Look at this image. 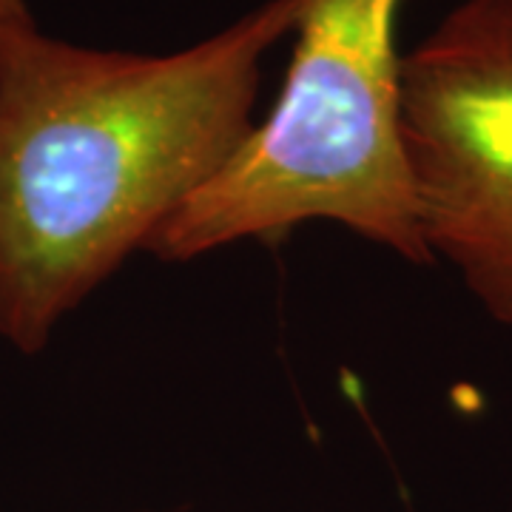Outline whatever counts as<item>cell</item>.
Listing matches in <instances>:
<instances>
[{"mask_svg":"<svg viewBox=\"0 0 512 512\" xmlns=\"http://www.w3.org/2000/svg\"><path fill=\"white\" fill-rule=\"evenodd\" d=\"M399 120L430 262L512 325V0H464L404 52Z\"/></svg>","mask_w":512,"mask_h":512,"instance_id":"3","label":"cell"},{"mask_svg":"<svg viewBox=\"0 0 512 512\" xmlns=\"http://www.w3.org/2000/svg\"><path fill=\"white\" fill-rule=\"evenodd\" d=\"M302 0H265L180 52L0 40V339L35 356L256 126L265 57Z\"/></svg>","mask_w":512,"mask_h":512,"instance_id":"1","label":"cell"},{"mask_svg":"<svg viewBox=\"0 0 512 512\" xmlns=\"http://www.w3.org/2000/svg\"><path fill=\"white\" fill-rule=\"evenodd\" d=\"M29 18H32V9L26 0H0V40Z\"/></svg>","mask_w":512,"mask_h":512,"instance_id":"4","label":"cell"},{"mask_svg":"<svg viewBox=\"0 0 512 512\" xmlns=\"http://www.w3.org/2000/svg\"><path fill=\"white\" fill-rule=\"evenodd\" d=\"M399 9L402 0H302L276 103L148 254L188 262L242 239L282 242L322 220L430 265L402 146Z\"/></svg>","mask_w":512,"mask_h":512,"instance_id":"2","label":"cell"}]
</instances>
